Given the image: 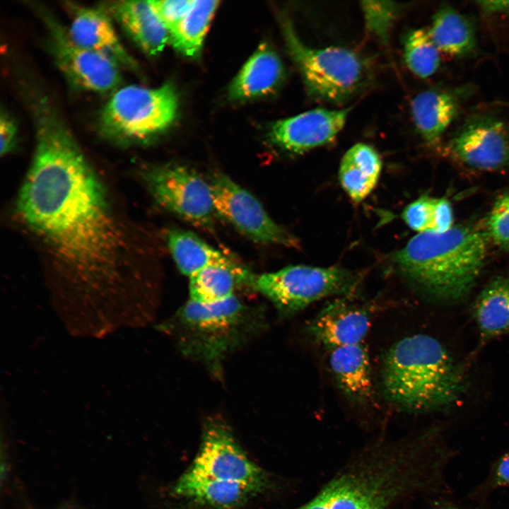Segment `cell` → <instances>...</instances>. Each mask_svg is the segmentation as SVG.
Returning a JSON list of instances; mask_svg holds the SVG:
<instances>
[{
	"instance_id": "5bb4252c",
	"label": "cell",
	"mask_w": 509,
	"mask_h": 509,
	"mask_svg": "<svg viewBox=\"0 0 509 509\" xmlns=\"http://www.w3.org/2000/svg\"><path fill=\"white\" fill-rule=\"evenodd\" d=\"M350 108H316L278 120L270 127L273 144L291 153H302L332 141L343 129Z\"/></svg>"
},
{
	"instance_id": "9a60e30c",
	"label": "cell",
	"mask_w": 509,
	"mask_h": 509,
	"mask_svg": "<svg viewBox=\"0 0 509 509\" xmlns=\"http://www.w3.org/2000/svg\"><path fill=\"white\" fill-rule=\"evenodd\" d=\"M370 327L369 311L339 298L326 305L311 320L308 330L315 341L329 351L363 343Z\"/></svg>"
},
{
	"instance_id": "8fae6325",
	"label": "cell",
	"mask_w": 509,
	"mask_h": 509,
	"mask_svg": "<svg viewBox=\"0 0 509 509\" xmlns=\"http://www.w3.org/2000/svg\"><path fill=\"white\" fill-rule=\"evenodd\" d=\"M189 469L261 490L268 482L264 471L247 457L229 426L219 419H211L204 425L199 450Z\"/></svg>"
},
{
	"instance_id": "d590c367",
	"label": "cell",
	"mask_w": 509,
	"mask_h": 509,
	"mask_svg": "<svg viewBox=\"0 0 509 509\" xmlns=\"http://www.w3.org/2000/svg\"><path fill=\"white\" fill-rule=\"evenodd\" d=\"M477 3L481 8L486 13H509V1H479Z\"/></svg>"
},
{
	"instance_id": "7c38bea8",
	"label": "cell",
	"mask_w": 509,
	"mask_h": 509,
	"mask_svg": "<svg viewBox=\"0 0 509 509\" xmlns=\"http://www.w3.org/2000/svg\"><path fill=\"white\" fill-rule=\"evenodd\" d=\"M46 23L52 55L64 76L74 86L95 93L117 88L121 81L119 66L110 58L87 49L70 37L68 30L49 14Z\"/></svg>"
},
{
	"instance_id": "e0dca14e",
	"label": "cell",
	"mask_w": 509,
	"mask_h": 509,
	"mask_svg": "<svg viewBox=\"0 0 509 509\" xmlns=\"http://www.w3.org/2000/svg\"><path fill=\"white\" fill-rule=\"evenodd\" d=\"M262 490L247 484L221 480L188 469L172 488L175 496L217 509H233Z\"/></svg>"
},
{
	"instance_id": "e575fe53",
	"label": "cell",
	"mask_w": 509,
	"mask_h": 509,
	"mask_svg": "<svg viewBox=\"0 0 509 509\" xmlns=\"http://www.w3.org/2000/svg\"><path fill=\"white\" fill-rule=\"evenodd\" d=\"M486 486L489 490L509 486V452L501 457L493 466L485 487Z\"/></svg>"
},
{
	"instance_id": "9c48e42d",
	"label": "cell",
	"mask_w": 509,
	"mask_h": 509,
	"mask_svg": "<svg viewBox=\"0 0 509 509\" xmlns=\"http://www.w3.org/2000/svg\"><path fill=\"white\" fill-rule=\"evenodd\" d=\"M142 177L160 206L195 226H212L216 211L211 189L196 172L166 164L145 169Z\"/></svg>"
},
{
	"instance_id": "4fadbf2b",
	"label": "cell",
	"mask_w": 509,
	"mask_h": 509,
	"mask_svg": "<svg viewBox=\"0 0 509 509\" xmlns=\"http://www.w3.org/2000/svg\"><path fill=\"white\" fill-rule=\"evenodd\" d=\"M447 149L472 169L493 172L509 167V134L504 122L493 115L469 117L450 139Z\"/></svg>"
},
{
	"instance_id": "2e32d148",
	"label": "cell",
	"mask_w": 509,
	"mask_h": 509,
	"mask_svg": "<svg viewBox=\"0 0 509 509\" xmlns=\"http://www.w3.org/2000/svg\"><path fill=\"white\" fill-rule=\"evenodd\" d=\"M69 7L71 20L67 30L75 43L110 58L119 66L136 68V62L124 49L104 10L76 4Z\"/></svg>"
},
{
	"instance_id": "8d00e7d4",
	"label": "cell",
	"mask_w": 509,
	"mask_h": 509,
	"mask_svg": "<svg viewBox=\"0 0 509 509\" xmlns=\"http://www.w3.org/2000/svg\"><path fill=\"white\" fill-rule=\"evenodd\" d=\"M431 509H470V508H463L462 506L458 505L456 503H454L446 499H440L435 501Z\"/></svg>"
},
{
	"instance_id": "83f0119b",
	"label": "cell",
	"mask_w": 509,
	"mask_h": 509,
	"mask_svg": "<svg viewBox=\"0 0 509 509\" xmlns=\"http://www.w3.org/2000/svg\"><path fill=\"white\" fill-rule=\"evenodd\" d=\"M440 51L428 30H410L404 40V57L409 70L421 78L433 75L440 64Z\"/></svg>"
},
{
	"instance_id": "30bf717a",
	"label": "cell",
	"mask_w": 509,
	"mask_h": 509,
	"mask_svg": "<svg viewBox=\"0 0 509 509\" xmlns=\"http://www.w3.org/2000/svg\"><path fill=\"white\" fill-rule=\"evenodd\" d=\"M215 211L249 239L259 243L293 247L296 239L276 224L251 193L222 172L209 181Z\"/></svg>"
},
{
	"instance_id": "4316f807",
	"label": "cell",
	"mask_w": 509,
	"mask_h": 509,
	"mask_svg": "<svg viewBox=\"0 0 509 509\" xmlns=\"http://www.w3.org/2000/svg\"><path fill=\"white\" fill-rule=\"evenodd\" d=\"M251 278L223 267L206 268L189 278V300L199 303L226 300L235 295L236 286L249 284Z\"/></svg>"
},
{
	"instance_id": "7402d4cb",
	"label": "cell",
	"mask_w": 509,
	"mask_h": 509,
	"mask_svg": "<svg viewBox=\"0 0 509 509\" xmlns=\"http://www.w3.org/2000/svg\"><path fill=\"white\" fill-rule=\"evenodd\" d=\"M458 100L451 92L427 90L411 101V113L419 134L430 145L437 144L455 120Z\"/></svg>"
},
{
	"instance_id": "4dcf8cb0",
	"label": "cell",
	"mask_w": 509,
	"mask_h": 509,
	"mask_svg": "<svg viewBox=\"0 0 509 509\" xmlns=\"http://www.w3.org/2000/svg\"><path fill=\"white\" fill-rule=\"evenodd\" d=\"M434 199L422 196L405 207L402 217L409 228L419 233L433 231Z\"/></svg>"
},
{
	"instance_id": "7a4b0ae2",
	"label": "cell",
	"mask_w": 509,
	"mask_h": 509,
	"mask_svg": "<svg viewBox=\"0 0 509 509\" xmlns=\"http://www.w3.org/2000/svg\"><path fill=\"white\" fill-rule=\"evenodd\" d=\"M452 456L431 433L374 447L298 509H388L410 493L440 486Z\"/></svg>"
},
{
	"instance_id": "52a82bcc",
	"label": "cell",
	"mask_w": 509,
	"mask_h": 509,
	"mask_svg": "<svg viewBox=\"0 0 509 509\" xmlns=\"http://www.w3.org/2000/svg\"><path fill=\"white\" fill-rule=\"evenodd\" d=\"M282 28L291 57L310 95L340 103L356 94L365 85L368 67L357 53L339 47H310L300 40L291 23L284 18Z\"/></svg>"
},
{
	"instance_id": "f546056e",
	"label": "cell",
	"mask_w": 509,
	"mask_h": 509,
	"mask_svg": "<svg viewBox=\"0 0 509 509\" xmlns=\"http://www.w3.org/2000/svg\"><path fill=\"white\" fill-rule=\"evenodd\" d=\"M485 234L497 246L509 250V190L493 203L486 220Z\"/></svg>"
},
{
	"instance_id": "836d02e7",
	"label": "cell",
	"mask_w": 509,
	"mask_h": 509,
	"mask_svg": "<svg viewBox=\"0 0 509 509\" xmlns=\"http://www.w3.org/2000/svg\"><path fill=\"white\" fill-rule=\"evenodd\" d=\"M17 138V126L6 113L1 112L0 117V153L6 156L15 147Z\"/></svg>"
},
{
	"instance_id": "ffe728a7",
	"label": "cell",
	"mask_w": 509,
	"mask_h": 509,
	"mask_svg": "<svg viewBox=\"0 0 509 509\" xmlns=\"http://www.w3.org/2000/svg\"><path fill=\"white\" fill-rule=\"evenodd\" d=\"M329 363L339 388L348 399L364 404L373 398L370 358L363 343L329 350Z\"/></svg>"
},
{
	"instance_id": "d4e9b609",
	"label": "cell",
	"mask_w": 509,
	"mask_h": 509,
	"mask_svg": "<svg viewBox=\"0 0 509 509\" xmlns=\"http://www.w3.org/2000/svg\"><path fill=\"white\" fill-rule=\"evenodd\" d=\"M439 50L453 57L474 51L476 33L470 20L449 5H443L433 17L428 30Z\"/></svg>"
},
{
	"instance_id": "277c9868",
	"label": "cell",
	"mask_w": 509,
	"mask_h": 509,
	"mask_svg": "<svg viewBox=\"0 0 509 509\" xmlns=\"http://www.w3.org/2000/svg\"><path fill=\"white\" fill-rule=\"evenodd\" d=\"M486 237L466 226L420 233L397 252L394 262L402 276L420 291L441 300H460L480 274Z\"/></svg>"
},
{
	"instance_id": "cb8c5ba5",
	"label": "cell",
	"mask_w": 509,
	"mask_h": 509,
	"mask_svg": "<svg viewBox=\"0 0 509 509\" xmlns=\"http://www.w3.org/2000/svg\"><path fill=\"white\" fill-rule=\"evenodd\" d=\"M474 314L483 338L509 333V274L486 284L476 300Z\"/></svg>"
},
{
	"instance_id": "603a6c76",
	"label": "cell",
	"mask_w": 509,
	"mask_h": 509,
	"mask_svg": "<svg viewBox=\"0 0 509 509\" xmlns=\"http://www.w3.org/2000/svg\"><path fill=\"white\" fill-rule=\"evenodd\" d=\"M382 169L378 152L370 146L358 143L344 154L339 166L340 183L355 202L363 200L375 187Z\"/></svg>"
},
{
	"instance_id": "8992f818",
	"label": "cell",
	"mask_w": 509,
	"mask_h": 509,
	"mask_svg": "<svg viewBox=\"0 0 509 509\" xmlns=\"http://www.w3.org/2000/svg\"><path fill=\"white\" fill-rule=\"evenodd\" d=\"M177 96L170 83L149 88L129 85L116 90L102 110L103 134L123 144L143 141L169 127L175 119Z\"/></svg>"
},
{
	"instance_id": "f1b7e54d",
	"label": "cell",
	"mask_w": 509,
	"mask_h": 509,
	"mask_svg": "<svg viewBox=\"0 0 509 509\" xmlns=\"http://www.w3.org/2000/svg\"><path fill=\"white\" fill-rule=\"evenodd\" d=\"M361 8L368 30L381 42L388 40L390 28L399 11L392 1H365Z\"/></svg>"
},
{
	"instance_id": "1f68e13d",
	"label": "cell",
	"mask_w": 509,
	"mask_h": 509,
	"mask_svg": "<svg viewBox=\"0 0 509 509\" xmlns=\"http://www.w3.org/2000/svg\"><path fill=\"white\" fill-rule=\"evenodd\" d=\"M160 19L170 33L177 27L189 10L190 0L150 1Z\"/></svg>"
},
{
	"instance_id": "d6a6232c",
	"label": "cell",
	"mask_w": 509,
	"mask_h": 509,
	"mask_svg": "<svg viewBox=\"0 0 509 509\" xmlns=\"http://www.w3.org/2000/svg\"><path fill=\"white\" fill-rule=\"evenodd\" d=\"M453 213L450 201L445 198L434 199L433 231L444 233L452 228Z\"/></svg>"
},
{
	"instance_id": "ba28073f",
	"label": "cell",
	"mask_w": 509,
	"mask_h": 509,
	"mask_svg": "<svg viewBox=\"0 0 509 509\" xmlns=\"http://www.w3.org/2000/svg\"><path fill=\"white\" fill-rule=\"evenodd\" d=\"M358 278L339 267L288 266L252 275L250 286L268 298L283 315H292L322 298L352 294Z\"/></svg>"
},
{
	"instance_id": "484cf974",
	"label": "cell",
	"mask_w": 509,
	"mask_h": 509,
	"mask_svg": "<svg viewBox=\"0 0 509 509\" xmlns=\"http://www.w3.org/2000/svg\"><path fill=\"white\" fill-rule=\"evenodd\" d=\"M218 1H192L185 16L170 33L174 47L187 57L198 55Z\"/></svg>"
},
{
	"instance_id": "6da1fadb",
	"label": "cell",
	"mask_w": 509,
	"mask_h": 509,
	"mask_svg": "<svg viewBox=\"0 0 509 509\" xmlns=\"http://www.w3.org/2000/svg\"><path fill=\"white\" fill-rule=\"evenodd\" d=\"M36 142L17 197L23 223L66 273L69 294L54 306L72 326L100 329L131 317L137 305L123 281L124 233L105 188L49 103L34 106Z\"/></svg>"
},
{
	"instance_id": "5b68a950",
	"label": "cell",
	"mask_w": 509,
	"mask_h": 509,
	"mask_svg": "<svg viewBox=\"0 0 509 509\" xmlns=\"http://www.w3.org/2000/svg\"><path fill=\"white\" fill-rule=\"evenodd\" d=\"M250 312L235 295L212 303L189 300L160 329L174 336L187 356L216 370L251 329Z\"/></svg>"
},
{
	"instance_id": "3957f363",
	"label": "cell",
	"mask_w": 509,
	"mask_h": 509,
	"mask_svg": "<svg viewBox=\"0 0 509 509\" xmlns=\"http://www.w3.org/2000/svg\"><path fill=\"white\" fill-rule=\"evenodd\" d=\"M381 387L387 400L402 410L426 413L452 406L464 392L460 366L437 339L416 334L385 353Z\"/></svg>"
},
{
	"instance_id": "44dd1931",
	"label": "cell",
	"mask_w": 509,
	"mask_h": 509,
	"mask_svg": "<svg viewBox=\"0 0 509 509\" xmlns=\"http://www.w3.org/2000/svg\"><path fill=\"white\" fill-rule=\"evenodd\" d=\"M167 240L178 269L189 278L213 267L228 269L247 278L252 276L243 267L189 231L170 230Z\"/></svg>"
},
{
	"instance_id": "ac0fdd59",
	"label": "cell",
	"mask_w": 509,
	"mask_h": 509,
	"mask_svg": "<svg viewBox=\"0 0 509 509\" xmlns=\"http://www.w3.org/2000/svg\"><path fill=\"white\" fill-rule=\"evenodd\" d=\"M109 11L126 34L146 54L156 55L170 40L168 30L150 1H117Z\"/></svg>"
},
{
	"instance_id": "d6986e66",
	"label": "cell",
	"mask_w": 509,
	"mask_h": 509,
	"mask_svg": "<svg viewBox=\"0 0 509 509\" xmlns=\"http://www.w3.org/2000/svg\"><path fill=\"white\" fill-rule=\"evenodd\" d=\"M283 76L280 57L267 44H262L232 81L229 97L242 101L267 95L281 85Z\"/></svg>"
}]
</instances>
